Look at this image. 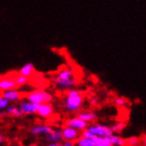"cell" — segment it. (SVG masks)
<instances>
[{
  "label": "cell",
  "mask_w": 146,
  "mask_h": 146,
  "mask_svg": "<svg viewBox=\"0 0 146 146\" xmlns=\"http://www.w3.org/2000/svg\"><path fill=\"white\" fill-rule=\"evenodd\" d=\"M61 132H62V136H63V141L68 140V141L75 142L81 136L80 131L68 126H65L63 128H61Z\"/></svg>",
  "instance_id": "ba28073f"
},
{
  "label": "cell",
  "mask_w": 146,
  "mask_h": 146,
  "mask_svg": "<svg viewBox=\"0 0 146 146\" xmlns=\"http://www.w3.org/2000/svg\"><path fill=\"white\" fill-rule=\"evenodd\" d=\"M89 102H90V105L92 106H98L100 104V100L97 97H90L89 99Z\"/></svg>",
  "instance_id": "d4e9b609"
},
{
  "label": "cell",
  "mask_w": 146,
  "mask_h": 146,
  "mask_svg": "<svg viewBox=\"0 0 146 146\" xmlns=\"http://www.w3.org/2000/svg\"><path fill=\"white\" fill-rule=\"evenodd\" d=\"M1 95L9 101L10 103H16L19 102L20 100L22 99L23 98V94L21 93V91H20L17 89H11V90H3Z\"/></svg>",
  "instance_id": "52a82bcc"
},
{
  "label": "cell",
  "mask_w": 146,
  "mask_h": 146,
  "mask_svg": "<svg viewBox=\"0 0 146 146\" xmlns=\"http://www.w3.org/2000/svg\"><path fill=\"white\" fill-rule=\"evenodd\" d=\"M17 85L13 77H5L0 79V90H6L11 89H16Z\"/></svg>",
  "instance_id": "5bb4252c"
},
{
  "label": "cell",
  "mask_w": 146,
  "mask_h": 146,
  "mask_svg": "<svg viewBox=\"0 0 146 146\" xmlns=\"http://www.w3.org/2000/svg\"><path fill=\"white\" fill-rule=\"evenodd\" d=\"M114 104L119 107H124L127 105V100L125 98L119 97L114 99Z\"/></svg>",
  "instance_id": "7402d4cb"
},
{
  "label": "cell",
  "mask_w": 146,
  "mask_h": 146,
  "mask_svg": "<svg viewBox=\"0 0 146 146\" xmlns=\"http://www.w3.org/2000/svg\"><path fill=\"white\" fill-rule=\"evenodd\" d=\"M5 141H6L5 136L2 134H0V143H4Z\"/></svg>",
  "instance_id": "83f0119b"
},
{
  "label": "cell",
  "mask_w": 146,
  "mask_h": 146,
  "mask_svg": "<svg viewBox=\"0 0 146 146\" xmlns=\"http://www.w3.org/2000/svg\"><path fill=\"white\" fill-rule=\"evenodd\" d=\"M54 113V109L50 103H44V104L38 105L36 113L40 118L49 119Z\"/></svg>",
  "instance_id": "8992f818"
},
{
  "label": "cell",
  "mask_w": 146,
  "mask_h": 146,
  "mask_svg": "<svg viewBox=\"0 0 146 146\" xmlns=\"http://www.w3.org/2000/svg\"><path fill=\"white\" fill-rule=\"evenodd\" d=\"M52 82L55 84L56 87H58V89H61V90L73 89L77 85V83H78L75 78H73L70 80H59V79H56L53 77Z\"/></svg>",
  "instance_id": "9c48e42d"
},
{
  "label": "cell",
  "mask_w": 146,
  "mask_h": 146,
  "mask_svg": "<svg viewBox=\"0 0 146 146\" xmlns=\"http://www.w3.org/2000/svg\"><path fill=\"white\" fill-rule=\"evenodd\" d=\"M53 77L56 79H59V80H70V79L75 78L74 73L72 68L66 67V66L63 67L62 69L59 70Z\"/></svg>",
  "instance_id": "7c38bea8"
},
{
  "label": "cell",
  "mask_w": 146,
  "mask_h": 146,
  "mask_svg": "<svg viewBox=\"0 0 146 146\" xmlns=\"http://www.w3.org/2000/svg\"><path fill=\"white\" fill-rule=\"evenodd\" d=\"M13 79L15 81V83L17 85V87H20V86H24L26 85L29 81V78H28V77L26 76H23V75H21V74H18L13 77Z\"/></svg>",
  "instance_id": "ffe728a7"
},
{
  "label": "cell",
  "mask_w": 146,
  "mask_h": 146,
  "mask_svg": "<svg viewBox=\"0 0 146 146\" xmlns=\"http://www.w3.org/2000/svg\"><path fill=\"white\" fill-rule=\"evenodd\" d=\"M52 130V127L50 125L47 124H39L33 126L30 128V133L33 135H44L46 136L48 134L50 133V131Z\"/></svg>",
  "instance_id": "30bf717a"
},
{
  "label": "cell",
  "mask_w": 146,
  "mask_h": 146,
  "mask_svg": "<svg viewBox=\"0 0 146 146\" xmlns=\"http://www.w3.org/2000/svg\"><path fill=\"white\" fill-rule=\"evenodd\" d=\"M25 98L36 105L44 103H51L53 100V95L45 90H36L26 94Z\"/></svg>",
  "instance_id": "7a4b0ae2"
},
{
  "label": "cell",
  "mask_w": 146,
  "mask_h": 146,
  "mask_svg": "<svg viewBox=\"0 0 146 146\" xmlns=\"http://www.w3.org/2000/svg\"><path fill=\"white\" fill-rule=\"evenodd\" d=\"M125 127H126V124L123 121H118L111 127V129L113 131V134H118V133L122 132Z\"/></svg>",
  "instance_id": "44dd1931"
},
{
  "label": "cell",
  "mask_w": 146,
  "mask_h": 146,
  "mask_svg": "<svg viewBox=\"0 0 146 146\" xmlns=\"http://www.w3.org/2000/svg\"><path fill=\"white\" fill-rule=\"evenodd\" d=\"M10 105V102L8 101L7 99H5L1 94H0V111L5 110L6 107Z\"/></svg>",
  "instance_id": "603a6c76"
},
{
  "label": "cell",
  "mask_w": 146,
  "mask_h": 146,
  "mask_svg": "<svg viewBox=\"0 0 146 146\" xmlns=\"http://www.w3.org/2000/svg\"><path fill=\"white\" fill-rule=\"evenodd\" d=\"M29 146H41V145H39V144H37V143H33V144H30V145H29Z\"/></svg>",
  "instance_id": "f1b7e54d"
},
{
  "label": "cell",
  "mask_w": 146,
  "mask_h": 146,
  "mask_svg": "<svg viewBox=\"0 0 146 146\" xmlns=\"http://www.w3.org/2000/svg\"><path fill=\"white\" fill-rule=\"evenodd\" d=\"M38 105L35 103L30 102L28 99H21L18 102V107L21 111L22 114L25 115H30V114H36L37 110Z\"/></svg>",
  "instance_id": "277c9868"
},
{
  "label": "cell",
  "mask_w": 146,
  "mask_h": 146,
  "mask_svg": "<svg viewBox=\"0 0 146 146\" xmlns=\"http://www.w3.org/2000/svg\"><path fill=\"white\" fill-rule=\"evenodd\" d=\"M46 140H48L50 143H59L63 141V136L61 128H52L50 134H48L45 136Z\"/></svg>",
  "instance_id": "4fadbf2b"
},
{
  "label": "cell",
  "mask_w": 146,
  "mask_h": 146,
  "mask_svg": "<svg viewBox=\"0 0 146 146\" xmlns=\"http://www.w3.org/2000/svg\"><path fill=\"white\" fill-rule=\"evenodd\" d=\"M66 126L71 127L73 128H75V129H77L78 131L82 132L85 129H87L89 124L76 115L74 117H72V118H69L68 119H66Z\"/></svg>",
  "instance_id": "5b68a950"
},
{
  "label": "cell",
  "mask_w": 146,
  "mask_h": 146,
  "mask_svg": "<svg viewBox=\"0 0 146 146\" xmlns=\"http://www.w3.org/2000/svg\"><path fill=\"white\" fill-rule=\"evenodd\" d=\"M77 116L83 119L88 124L94 123L98 119V115L95 111H79L77 113Z\"/></svg>",
  "instance_id": "8fae6325"
},
{
  "label": "cell",
  "mask_w": 146,
  "mask_h": 146,
  "mask_svg": "<svg viewBox=\"0 0 146 146\" xmlns=\"http://www.w3.org/2000/svg\"><path fill=\"white\" fill-rule=\"evenodd\" d=\"M127 141V145L129 146H137L139 143V140L136 137H131V138L126 140Z\"/></svg>",
  "instance_id": "cb8c5ba5"
},
{
  "label": "cell",
  "mask_w": 146,
  "mask_h": 146,
  "mask_svg": "<svg viewBox=\"0 0 146 146\" xmlns=\"http://www.w3.org/2000/svg\"><path fill=\"white\" fill-rule=\"evenodd\" d=\"M5 111H6V113L8 115H11L13 117H21V116L23 115L22 113H21V111L20 110V108L18 106H16L9 105L6 107Z\"/></svg>",
  "instance_id": "ac0fdd59"
},
{
  "label": "cell",
  "mask_w": 146,
  "mask_h": 146,
  "mask_svg": "<svg viewBox=\"0 0 146 146\" xmlns=\"http://www.w3.org/2000/svg\"><path fill=\"white\" fill-rule=\"evenodd\" d=\"M64 146H75V143L74 141H68V140H64L62 143Z\"/></svg>",
  "instance_id": "484cf974"
},
{
  "label": "cell",
  "mask_w": 146,
  "mask_h": 146,
  "mask_svg": "<svg viewBox=\"0 0 146 146\" xmlns=\"http://www.w3.org/2000/svg\"><path fill=\"white\" fill-rule=\"evenodd\" d=\"M92 140L95 143L96 146H111L110 142L108 141L107 137H98L94 136Z\"/></svg>",
  "instance_id": "d6986e66"
},
{
  "label": "cell",
  "mask_w": 146,
  "mask_h": 146,
  "mask_svg": "<svg viewBox=\"0 0 146 146\" xmlns=\"http://www.w3.org/2000/svg\"><path fill=\"white\" fill-rule=\"evenodd\" d=\"M47 146H64L62 142H59V143H50Z\"/></svg>",
  "instance_id": "4316f807"
},
{
  "label": "cell",
  "mask_w": 146,
  "mask_h": 146,
  "mask_svg": "<svg viewBox=\"0 0 146 146\" xmlns=\"http://www.w3.org/2000/svg\"><path fill=\"white\" fill-rule=\"evenodd\" d=\"M87 129L95 136L98 137H108L110 135L113 134L111 127L100 123H90L89 124Z\"/></svg>",
  "instance_id": "3957f363"
},
{
  "label": "cell",
  "mask_w": 146,
  "mask_h": 146,
  "mask_svg": "<svg viewBox=\"0 0 146 146\" xmlns=\"http://www.w3.org/2000/svg\"><path fill=\"white\" fill-rule=\"evenodd\" d=\"M84 103L83 91L77 89H69L66 92L64 107L68 113H78Z\"/></svg>",
  "instance_id": "6da1fadb"
},
{
  "label": "cell",
  "mask_w": 146,
  "mask_h": 146,
  "mask_svg": "<svg viewBox=\"0 0 146 146\" xmlns=\"http://www.w3.org/2000/svg\"><path fill=\"white\" fill-rule=\"evenodd\" d=\"M108 141L110 142L111 146H126L127 141L126 139L122 138L121 136H119L116 134H111L107 137Z\"/></svg>",
  "instance_id": "2e32d148"
},
{
  "label": "cell",
  "mask_w": 146,
  "mask_h": 146,
  "mask_svg": "<svg viewBox=\"0 0 146 146\" xmlns=\"http://www.w3.org/2000/svg\"><path fill=\"white\" fill-rule=\"evenodd\" d=\"M74 143L75 146H96L92 139L87 138V137H84L82 135H81Z\"/></svg>",
  "instance_id": "e0dca14e"
},
{
  "label": "cell",
  "mask_w": 146,
  "mask_h": 146,
  "mask_svg": "<svg viewBox=\"0 0 146 146\" xmlns=\"http://www.w3.org/2000/svg\"><path fill=\"white\" fill-rule=\"evenodd\" d=\"M35 73H36V69L32 63H27L19 70V74L26 76V77H28V78L32 77L35 74Z\"/></svg>",
  "instance_id": "9a60e30c"
}]
</instances>
